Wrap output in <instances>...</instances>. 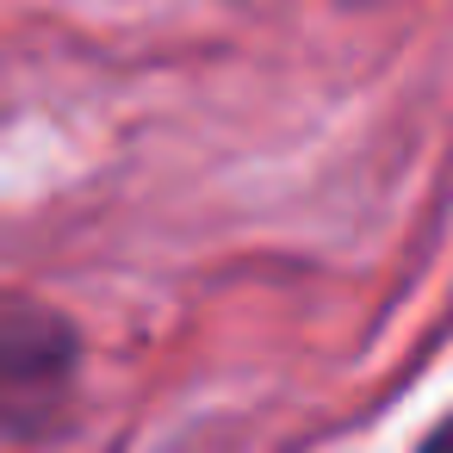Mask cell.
<instances>
[{
	"label": "cell",
	"instance_id": "cell-2",
	"mask_svg": "<svg viewBox=\"0 0 453 453\" xmlns=\"http://www.w3.org/2000/svg\"><path fill=\"white\" fill-rule=\"evenodd\" d=\"M416 453H453V410H447V416H441V422L416 441Z\"/></svg>",
	"mask_w": 453,
	"mask_h": 453
},
{
	"label": "cell",
	"instance_id": "cell-3",
	"mask_svg": "<svg viewBox=\"0 0 453 453\" xmlns=\"http://www.w3.org/2000/svg\"><path fill=\"white\" fill-rule=\"evenodd\" d=\"M360 7H366V0H360Z\"/></svg>",
	"mask_w": 453,
	"mask_h": 453
},
{
	"label": "cell",
	"instance_id": "cell-1",
	"mask_svg": "<svg viewBox=\"0 0 453 453\" xmlns=\"http://www.w3.org/2000/svg\"><path fill=\"white\" fill-rule=\"evenodd\" d=\"M81 385V329L19 286H0V434H50Z\"/></svg>",
	"mask_w": 453,
	"mask_h": 453
}]
</instances>
